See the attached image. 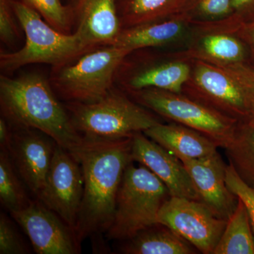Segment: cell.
<instances>
[{
	"label": "cell",
	"mask_w": 254,
	"mask_h": 254,
	"mask_svg": "<svg viewBox=\"0 0 254 254\" xmlns=\"http://www.w3.org/2000/svg\"><path fill=\"white\" fill-rule=\"evenodd\" d=\"M131 139L86 141L70 150L81 165L83 195L75 235L78 242L108 231L113 222L119 187L131 163Z\"/></svg>",
	"instance_id": "obj_1"
},
{
	"label": "cell",
	"mask_w": 254,
	"mask_h": 254,
	"mask_svg": "<svg viewBox=\"0 0 254 254\" xmlns=\"http://www.w3.org/2000/svg\"><path fill=\"white\" fill-rule=\"evenodd\" d=\"M0 106L2 118L13 128L39 130L68 151L83 141L49 78L40 73H26L15 78L1 74Z\"/></svg>",
	"instance_id": "obj_2"
},
{
	"label": "cell",
	"mask_w": 254,
	"mask_h": 254,
	"mask_svg": "<svg viewBox=\"0 0 254 254\" xmlns=\"http://www.w3.org/2000/svg\"><path fill=\"white\" fill-rule=\"evenodd\" d=\"M64 105L75 129L86 141L129 138L160 123L153 112L128 98L116 85L98 101Z\"/></svg>",
	"instance_id": "obj_3"
},
{
	"label": "cell",
	"mask_w": 254,
	"mask_h": 254,
	"mask_svg": "<svg viewBox=\"0 0 254 254\" xmlns=\"http://www.w3.org/2000/svg\"><path fill=\"white\" fill-rule=\"evenodd\" d=\"M11 3L26 41L21 49L0 53V68L5 74L31 64L60 66L96 48L87 45L76 32L64 34L55 29L28 5L17 0Z\"/></svg>",
	"instance_id": "obj_4"
},
{
	"label": "cell",
	"mask_w": 254,
	"mask_h": 254,
	"mask_svg": "<svg viewBox=\"0 0 254 254\" xmlns=\"http://www.w3.org/2000/svg\"><path fill=\"white\" fill-rule=\"evenodd\" d=\"M127 50L105 45L88 50L72 61L53 66L49 78L53 90L66 103H93L115 86L119 66Z\"/></svg>",
	"instance_id": "obj_5"
},
{
	"label": "cell",
	"mask_w": 254,
	"mask_h": 254,
	"mask_svg": "<svg viewBox=\"0 0 254 254\" xmlns=\"http://www.w3.org/2000/svg\"><path fill=\"white\" fill-rule=\"evenodd\" d=\"M192 60L191 73L182 93L239 123L252 120L254 68L235 71Z\"/></svg>",
	"instance_id": "obj_6"
},
{
	"label": "cell",
	"mask_w": 254,
	"mask_h": 254,
	"mask_svg": "<svg viewBox=\"0 0 254 254\" xmlns=\"http://www.w3.org/2000/svg\"><path fill=\"white\" fill-rule=\"evenodd\" d=\"M131 163L119 187L113 222L107 231L110 240H128L158 225L159 211L170 196L158 177L144 165L136 167Z\"/></svg>",
	"instance_id": "obj_7"
},
{
	"label": "cell",
	"mask_w": 254,
	"mask_h": 254,
	"mask_svg": "<svg viewBox=\"0 0 254 254\" xmlns=\"http://www.w3.org/2000/svg\"><path fill=\"white\" fill-rule=\"evenodd\" d=\"M128 95L153 113L200 132L223 148L231 143L240 124L182 93L147 88Z\"/></svg>",
	"instance_id": "obj_8"
},
{
	"label": "cell",
	"mask_w": 254,
	"mask_h": 254,
	"mask_svg": "<svg viewBox=\"0 0 254 254\" xmlns=\"http://www.w3.org/2000/svg\"><path fill=\"white\" fill-rule=\"evenodd\" d=\"M192 61L182 51L136 50L119 66L115 85L128 94L147 88L181 93L190 77Z\"/></svg>",
	"instance_id": "obj_9"
},
{
	"label": "cell",
	"mask_w": 254,
	"mask_h": 254,
	"mask_svg": "<svg viewBox=\"0 0 254 254\" xmlns=\"http://www.w3.org/2000/svg\"><path fill=\"white\" fill-rule=\"evenodd\" d=\"M240 26L229 17L215 22L192 23L188 44L182 51L190 59L226 69L252 67L250 51L238 33Z\"/></svg>",
	"instance_id": "obj_10"
},
{
	"label": "cell",
	"mask_w": 254,
	"mask_h": 254,
	"mask_svg": "<svg viewBox=\"0 0 254 254\" xmlns=\"http://www.w3.org/2000/svg\"><path fill=\"white\" fill-rule=\"evenodd\" d=\"M227 222L201 202L176 196L164 202L158 217V224L171 229L204 254H213Z\"/></svg>",
	"instance_id": "obj_11"
},
{
	"label": "cell",
	"mask_w": 254,
	"mask_h": 254,
	"mask_svg": "<svg viewBox=\"0 0 254 254\" xmlns=\"http://www.w3.org/2000/svg\"><path fill=\"white\" fill-rule=\"evenodd\" d=\"M83 186L81 165L67 150L57 144L46 184L38 198L71 227L74 233Z\"/></svg>",
	"instance_id": "obj_12"
},
{
	"label": "cell",
	"mask_w": 254,
	"mask_h": 254,
	"mask_svg": "<svg viewBox=\"0 0 254 254\" xmlns=\"http://www.w3.org/2000/svg\"><path fill=\"white\" fill-rule=\"evenodd\" d=\"M11 214L26 232L36 253H79V242L71 227L40 200L30 201L26 208Z\"/></svg>",
	"instance_id": "obj_13"
},
{
	"label": "cell",
	"mask_w": 254,
	"mask_h": 254,
	"mask_svg": "<svg viewBox=\"0 0 254 254\" xmlns=\"http://www.w3.org/2000/svg\"><path fill=\"white\" fill-rule=\"evenodd\" d=\"M58 143L39 130L13 128L7 149L23 183L38 196L46 184Z\"/></svg>",
	"instance_id": "obj_14"
},
{
	"label": "cell",
	"mask_w": 254,
	"mask_h": 254,
	"mask_svg": "<svg viewBox=\"0 0 254 254\" xmlns=\"http://www.w3.org/2000/svg\"><path fill=\"white\" fill-rule=\"evenodd\" d=\"M180 160L191 179L199 201L215 216L227 221L236 208L238 197L227 186V165L218 152L204 158Z\"/></svg>",
	"instance_id": "obj_15"
},
{
	"label": "cell",
	"mask_w": 254,
	"mask_h": 254,
	"mask_svg": "<svg viewBox=\"0 0 254 254\" xmlns=\"http://www.w3.org/2000/svg\"><path fill=\"white\" fill-rule=\"evenodd\" d=\"M132 161L144 165L168 189L170 196L198 200L191 179L181 160L143 132L132 136Z\"/></svg>",
	"instance_id": "obj_16"
},
{
	"label": "cell",
	"mask_w": 254,
	"mask_h": 254,
	"mask_svg": "<svg viewBox=\"0 0 254 254\" xmlns=\"http://www.w3.org/2000/svg\"><path fill=\"white\" fill-rule=\"evenodd\" d=\"M74 32L88 46L112 45L122 27L116 0H69Z\"/></svg>",
	"instance_id": "obj_17"
},
{
	"label": "cell",
	"mask_w": 254,
	"mask_h": 254,
	"mask_svg": "<svg viewBox=\"0 0 254 254\" xmlns=\"http://www.w3.org/2000/svg\"><path fill=\"white\" fill-rule=\"evenodd\" d=\"M191 26L189 16L182 14L161 21L123 28L112 45L130 53L163 48L190 36Z\"/></svg>",
	"instance_id": "obj_18"
},
{
	"label": "cell",
	"mask_w": 254,
	"mask_h": 254,
	"mask_svg": "<svg viewBox=\"0 0 254 254\" xmlns=\"http://www.w3.org/2000/svg\"><path fill=\"white\" fill-rule=\"evenodd\" d=\"M143 133L177 158H204L218 152L219 145L200 132L175 123H159Z\"/></svg>",
	"instance_id": "obj_19"
},
{
	"label": "cell",
	"mask_w": 254,
	"mask_h": 254,
	"mask_svg": "<svg viewBox=\"0 0 254 254\" xmlns=\"http://www.w3.org/2000/svg\"><path fill=\"white\" fill-rule=\"evenodd\" d=\"M190 0H116L122 29L185 14Z\"/></svg>",
	"instance_id": "obj_20"
},
{
	"label": "cell",
	"mask_w": 254,
	"mask_h": 254,
	"mask_svg": "<svg viewBox=\"0 0 254 254\" xmlns=\"http://www.w3.org/2000/svg\"><path fill=\"white\" fill-rule=\"evenodd\" d=\"M121 252L126 254H192L195 247L165 225L148 227L126 240Z\"/></svg>",
	"instance_id": "obj_21"
},
{
	"label": "cell",
	"mask_w": 254,
	"mask_h": 254,
	"mask_svg": "<svg viewBox=\"0 0 254 254\" xmlns=\"http://www.w3.org/2000/svg\"><path fill=\"white\" fill-rule=\"evenodd\" d=\"M213 254H254L253 229L247 209L240 198Z\"/></svg>",
	"instance_id": "obj_22"
},
{
	"label": "cell",
	"mask_w": 254,
	"mask_h": 254,
	"mask_svg": "<svg viewBox=\"0 0 254 254\" xmlns=\"http://www.w3.org/2000/svg\"><path fill=\"white\" fill-rule=\"evenodd\" d=\"M225 149L237 174L254 187V121L241 123L233 140Z\"/></svg>",
	"instance_id": "obj_23"
},
{
	"label": "cell",
	"mask_w": 254,
	"mask_h": 254,
	"mask_svg": "<svg viewBox=\"0 0 254 254\" xmlns=\"http://www.w3.org/2000/svg\"><path fill=\"white\" fill-rule=\"evenodd\" d=\"M7 149L0 150V200L10 212L26 208L30 200Z\"/></svg>",
	"instance_id": "obj_24"
},
{
	"label": "cell",
	"mask_w": 254,
	"mask_h": 254,
	"mask_svg": "<svg viewBox=\"0 0 254 254\" xmlns=\"http://www.w3.org/2000/svg\"><path fill=\"white\" fill-rule=\"evenodd\" d=\"M37 11L48 24L64 34L74 32L72 11L61 0H17Z\"/></svg>",
	"instance_id": "obj_25"
},
{
	"label": "cell",
	"mask_w": 254,
	"mask_h": 254,
	"mask_svg": "<svg viewBox=\"0 0 254 254\" xmlns=\"http://www.w3.org/2000/svg\"><path fill=\"white\" fill-rule=\"evenodd\" d=\"M232 13V0H190L185 14L195 23L221 21Z\"/></svg>",
	"instance_id": "obj_26"
},
{
	"label": "cell",
	"mask_w": 254,
	"mask_h": 254,
	"mask_svg": "<svg viewBox=\"0 0 254 254\" xmlns=\"http://www.w3.org/2000/svg\"><path fill=\"white\" fill-rule=\"evenodd\" d=\"M21 23L13 9L11 0H0V40L12 48L22 38Z\"/></svg>",
	"instance_id": "obj_27"
},
{
	"label": "cell",
	"mask_w": 254,
	"mask_h": 254,
	"mask_svg": "<svg viewBox=\"0 0 254 254\" xmlns=\"http://www.w3.org/2000/svg\"><path fill=\"white\" fill-rule=\"evenodd\" d=\"M225 179L227 187L245 205L254 234V187L246 183L230 163L227 165Z\"/></svg>",
	"instance_id": "obj_28"
},
{
	"label": "cell",
	"mask_w": 254,
	"mask_h": 254,
	"mask_svg": "<svg viewBox=\"0 0 254 254\" xmlns=\"http://www.w3.org/2000/svg\"><path fill=\"white\" fill-rule=\"evenodd\" d=\"M28 250L14 225L4 214L0 215V254H25Z\"/></svg>",
	"instance_id": "obj_29"
},
{
	"label": "cell",
	"mask_w": 254,
	"mask_h": 254,
	"mask_svg": "<svg viewBox=\"0 0 254 254\" xmlns=\"http://www.w3.org/2000/svg\"><path fill=\"white\" fill-rule=\"evenodd\" d=\"M232 7L230 17L239 24L254 21V0H232Z\"/></svg>",
	"instance_id": "obj_30"
},
{
	"label": "cell",
	"mask_w": 254,
	"mask_h": 254,
	"mask_svg": "<svg viewBox=\"0 0 254 254\" xmlns=\"http://www.w3.org/2000/svg\"><path fill=\"white\" fill-rule=\"evenodd\" d=\"M238 33L248 48L251 61L254 63V21L241 25Z\"/></svg>",
	"instance_id": "obj_31"
},
{
	"label": "cell",
	"mask_w": 254,
	"mask_h": 254,
	"mask_svg": "<svg viewBox=\"0 0 254 254\" xmlns=\"http://www.w3.org/2000/svg\"><path fill=\"white\" fill-rule=\"evenodd\" d=\"M11 131L10 130L9 124L4 118L0 119V145L1 148L6 149L11 138Z\"/></svg>",
	"instance_id": "obj_32"
},
{
	"label": "cell",
	"mask_w": 254,
	"mask_h": 254,
	"mask_svg": "<svg viewBox=\"0 0 254 254\" xmlns=\"http://www.w3.org/2000/svg\"><path fill=\"white\" fill-rule=\"evenodd\" d=\"M253 120V121H254V112H253V115H252V120Z\"/></svg>",
	"instance_id": "obj_33"
}]
</instances>
